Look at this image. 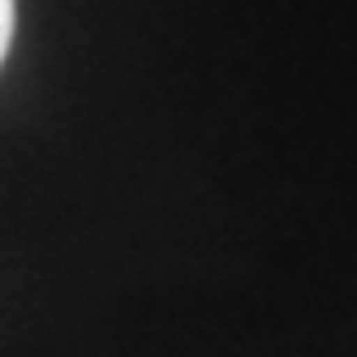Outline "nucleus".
Masks as SVG:
<instances>
[{"label":"nucleus","mask_w":357,"mask_h":357,"mask_svg":"<svg viewBox=\"0 0 357 357\" xmlns=\"http://www.w3.org/2000/svg\"><path fill=\"white\" fill-rule=\"evenodd\" d=\"M9 39H13V0H0V61L9 52Z\"/></svg>","instance_id":"f257e3e1"}]
</instances>
